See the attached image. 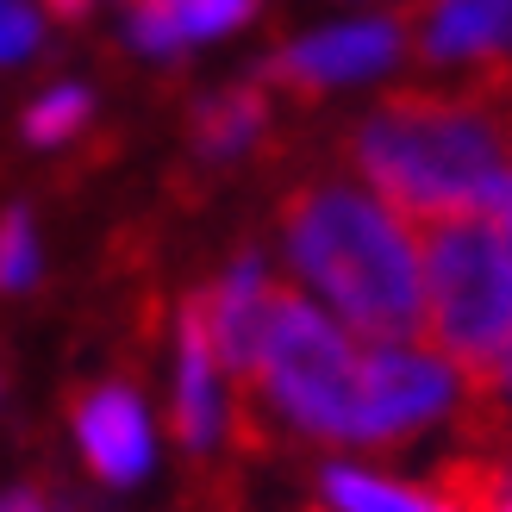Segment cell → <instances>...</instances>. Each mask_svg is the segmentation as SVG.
Segmentation results:
<instances>
[{
  "mask_svg": "<svg viewBox=\"0 0 512 512\" xmlns=\"http://www.w3.org/2000/svg\"><path fill=\"white\" fill-rule=\"evenodd\" d=\"M288 263L331 300L363 344H419L425 338V263L413 219L388 200L338 182H313L281 213Z\"/></svg>",
  "mask_w": 512,
  "mask_h": 512,
  "instance_id": "obj_1",
  "label": "cell"
},
{
  "mask_svg": "<svg viewBox=\"0 0 512 512\" xmlns=\"http://www.w3.org/2000/svg\"><path fill=\"white\" fill-rule=\"evenodd\" d=\"M369 188L406 219L488 213L512 182V125L475 94H394L350 138Z\"/></svg>",
  "mask_w": 512,
  "mask_h": 512,
  "instance_id": "obj_2",
  "label": "cell"
},
{
  "mask_svg": "<svg viewBox=\"0 0 512 512\" xmlns=\"http://www.w3.org/2000/svg\"><path fill=\"white\" fill-rule=\"evenodd\" d=\"M425 263V344L450 356L463 381L494 375L512 350V244L494 213L419 219Z\"/></svg>",
  "mask_w": 512,
  "mask_h": 512,
  "instance_id": "obj_3",
  "label": "cell"
},
{
  "mask_svg": "<svg viewBox=\"0 0 512 512\" xmlns=\"http://www.w3.org/2000/svg\"><path fill=\"white\" fill-rule=\"evenodd\" d=\"M350 338L356 331H338L319 306H306L294 288L275 281L256 388H269L275 413L313 438L375 444V363Z\"/></svg>",
  "mask_w": 512,
  "mask_h": 512,
  "instance_id": "obj_4",
  "label": "cell"
},
{
  "mask_svg": "<svg viewBox=\"0 0 512 512\" xmlns=\"http://www.w3.org/2000/svg\"><path fill=\"white\" fill-rule=\"evenodd\" d=\"M400 50V32L394 25H338V32H319V38H300L294 50H281V57L269 63V75L281 88H331V82H356V75H375L388 69Z\"/></svg>",
  "mask_w": 512,
  "mask_h": 512,
  "instance_id": "obj_5",
  "label": "cell"
},
{
  "mask_svg": "<svg viewBox=\"0 0 512 512\" xmlns=\"http://www.w3.org/2000/svg\"><path fill=\"white\" fill-rule=\"evenodd\" d=\"M219 344H213V319H207V294H194L182 306V369H175V438L188 450H207L225 431V406H219Z\"/></svg>",
  "mask_w": 512,
  "mask_h": 512,
  "instance_id": "obj_6",
  "label": "cell"
},
{
  "mask_svg": "<svg viewBox=\"0 0 512 512\" xmlns=\"http://www.w3.org/2000/svg\"><path fill=\"white\" fill-rule=\"evenodd\" d=\"M75 444H82L88 469L107 481H138L150 463V431L144 413L125 388H88L75 394Z\"/></svg>",
  "mask_w": 512,
  "mask_h": 512,
  "instance_id": "obj_7",
  "label": "cell"
},
{
  "mask_svg": "<svg viewBox=\"0 0 512 512\" xmlns=\"http://www.w3.org/2000/svg\"><path fill=\"white\" fill-rule=\"evenodd\" d=\"M512 44V0H438L425 19L431 57H494Z\"/></svg>",
  "mask_w": 512,
  "mask_h": 512,
  "instance_id": "obj_8",
  "label": "cell"
},
{
  "mask_svg": "<svg viewBox=\"0 0 512 512\" xmlns=\"http://www.w3.org/2000/svg\"><path fill=\"white\" fill-rule=\"evenodd\" d=\"M244 13H250V0H144L138 19H132V38L144 50H175L188 38L232 32Z\"/></svg>",
  "mask_w": 512,
  "mask_h": 512,
  "instance_id": "obj_9",
  "label": "cell"
},
{
  "mask_svg": "<svg viewBox=\"0 0 512 512\" xmlns=\"http://www.w3.org/2000/svg\"><path fill=\"white\" fill-rule=\"evenodd\" d=\"M325 494H331V506H338V512H456L438 494H413V488L381 481L369 469H331L325 475Z\"/></svg>",
  "mask_w": 512,
  "mask_h": 512,
  "instance_id": "obj_10",
  "label": "cell"
},
{
  "mask_svg": "<svg viewBox=\"0 0 512 512\" xmlns=\"http://www.w3.org/2000/svg\"><path fill=\"white\" fill-rule=\"evenodd\" d=\"M263 119H269L263 94H256V88H238V94H219L213 107L200 113L194 138H200V150H213V157H232V150H244L256 132H263Z\"/></svg>",
  "mask_w": 512,
  "mask_h": 512,
  "instance_id": "obj_11",
  "label": "cell"
},
{
  "mask_svg": "<svg viewBox=\"0 0 512 512\" xmlns=\"http://www.w3.org/2000/svg\"><path fill=\"white\" fill-rule=\"evenodd\" d=\"M82 119H88V94L82 88H50L44 100H32V113H25V138L32 144H63Z\"/></svg>",
  "mask_w": 512,
  "mask_h": 512,
  "instance_id": "obj_12",
  "label": "cell"
},
{
  "mask_svg": "<svg viewBox=\"0 0 512 512\" xmlns=\"http://www.w3.org/2000/svg\"><path fill=\"white\" fill-rule=\"evenodd\" d=\"M38 275V244H32V225L25 213H7V288H25Z\"/></svg>",
  "mask_w": 512,
  "mask_h": 512,
  "instance_id": "obj_13",
  "label": "cell"
},
{
  "mask_svg": "<svg viewBox=\"0 0 512 512\" xmlns=\"http://www.w3.org/2000/svg\"><path fill=\"white\" fill-rule=\"evenodd\" d=\"M0 19H7V63H19L25 50L38 44V19H32L25 0H7V13H0Z\"/></svg>",
  "mask_w": 512,
  "mask_h": 512,
  "instance_id": "obj_14",
  "label": "cell"
},
{
  "mask_svg": "<svg viewBox=\"0 0 512 512\" xmlns=\"http://www.w3.org/2000/svg\"><path fill=\"white\" fill-rule=\"evenodd\" d=\"M7 512H50L38 494H7Z\"/></svg>",
  "mask_w": 512,
  "mask_h": 512,
  "instance_id": "obj_15",
  "label": "cell"
},
{
  "mask_svg": "<svg viewBox=\"0 0 512 512\" xmlns=\"http://www.w3.org/2000/svg\"><path fill=\"white\" fill-rule=\"evenodd\" d=\"M50 13H63V19H82V13H88V0H50Z\"/></svg>",
  "mask_w": 512,
  "mask_h": 512,
  "instance_id": "obj_16",
  "label": "cell"
}]
</instances>
